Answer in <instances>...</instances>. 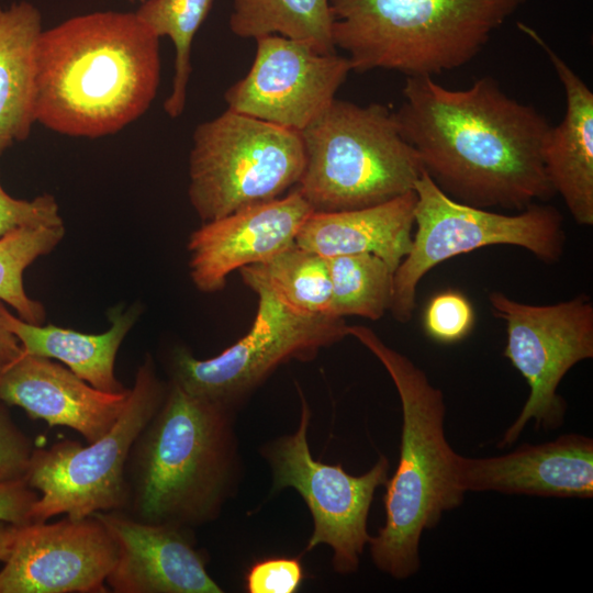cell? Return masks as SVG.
Wrapping results in <instances>:
<instances>
[{
    "label": "cell",
    "instance_id": "6da1fadb",
    "mask_svg": "<svg viewBox=\"0 0 593 593\" xmlns=\"http://www.w3.org/2000/svg\"><path fill=\"white\" fill-rule=\"evenodd\" d=\"M402 93L399 128L450 198L522 211L555 194L544 164L551 126L493 78L452 90L433 76H407Z\"/></svg>",
    "mask_w": 593,
    "mask_h": 593
},
{
    "label": "cell",
    "instance_id": "f546056e",
    "mask_svg": "<svg viewBox=\"0 0 593 593\" xmlns=\"http://www.w3.org/2000/svg\"><path fill=\"white\" fill-rule=\"evenodd\" d=\"M304 581L298 558L275 557L256 561L245 573L248 593H295Z\"/></svg>",
    "mask_w": 593,
    "mask_h": 593
},
{
    "label": "cell",
    "instance_id": "836d02e7",
    "mask_svg": "<svg viewBox=\"0 0 593 593\" xmlns=\"http://www.w3.org/2000/svg\"><path fill=\"white\" fill-rule=\"evenodd\" d=\"M20 525L0 522V562H5L14 548Z\"/></svg>",
    "mask_w": 593,
    "mask_h": 593
},
{
    "label": "cell",
    "instance_id": "7402d4cb",
    "mask_svg": "<svg viewBox=\"0 0 593 593\" xmlns=\"http://www.w3.org/2000/svg\"><path fill=\"white\" fill-rule=\"evenodd\" d=\"M43 30L33 3L0 4V155L26 139L35 123L36 51Z\"/></svg>",
    "mask_w": 593,
    "mask_h": 593
},
{
    "label": "cell",
    "instance_id": "30bf717a",
    "mask_svg": "<svg viewBox=\"0 0 593 593\" xmlns=\"http://www.w3.org/2000/svg\"><path fill=\"white\" fill-rule=\"evenodd\" d=\"M250 290L258 305L244 337L212 358L198 359L179 347L170 359L171 382L233 411L279 366L311 360L322 348L348 336L345 318L304 315L264 287Z\"/></svg>",
    "mask_w": 593,
    "mask_h": 593
},
{
    "label": "cell",
    "instance_id": "3957f363",
    "mask_svg": "<svg viewBox=\"0 0 593 593\" xmlns=\"http://www.w3.org/2000/svg\"><path fill=\"white\" fill-rule=\"evenodd\" d=\"M234 413L169 381L131 448L123 512L184 528L216 519L240 477Z\"/></svg>",
    "mask_w": 593,
    "mask_h": 593
},
{
    "label": "cell",
    "instance_id": "7c38bea8",
    "mask_svg": "<svg viewBox=\"0 0 593 593\" xmlns=\"http://www.w3.org/2000/svg\"><path fill=\"white\" fill-rule=\"evenodd\" d=\"M493 314L506 325L503 355L525 378L529 396L499 447L516 441L526 424L549 430L563 423L566 403L557 389L578 362L593 357V304L588 295L549 305L515 301L502 292L489 294Z\"/></svg>",
    "mask_w": 593,
    "mask_h": 593
},
{
    "label": "cell",
    "instance_id": "277c9868",
    "mask_svg": "<svg viewBox=\"0 0 593 593\" xmlns=\"http://www.w3.org/2000/svg\"><path fill=\"white\" fill-rule=\"evenodd\" d=\"M355 337L382 363L398 391L402 432L398 467L385 482V521L369 540L374 566L396 580L419 568V541L447 511L463 501L457 480L458 454L444 432L445 403L425 372L388 346L370 327L348 325Z\"/></svg>",
    "mask_w": 593,
    "mask_h": 593
},
{
    "label": "cell",
    "instance_id": "ba28073f",
    "mask_svg": "<svg viewBox=\"0 0 593 593\" xmlns=\"http://www.w3.org/2000/svg\"><path fill=\"white\" fill-rule=\"evenodd\" d=\"M304 168L300 132L226 109L199 124L189 155V201L203 221L280 198Z\"/></svg>",
    "mask_w": 593,
    "mask_h": 593
},
{
    "label": "cell",
    "instance_id": "5b68a950",
    "mask_svg": "<svg viewBox=\"0 0 593 593\" xmlns=\"http://www.w3.org/2000/svg\"><path fill=\"white\" fill-rule=\"evenodd\" d=\"M524 0H329L351 70L433 76L473 59Z\"/></svg>",
    "mask_w": 593,
    "mask_h": 593
},
{
    "label": "cell",
    "instance_id": "8992f818",
    "mask_svg": "<svg viewBox=\"0 0 593 593\" xmlns=\"http://www.w3.org/2000/svg\"><path fill=\"white\" fill-rule=\"evenodd\" d=\"M304 168L296 189L313 211L362 209L414 190L424 171L394 111L335 99L300 132Z\"/></svg>",
    "mask_w": 593,
    "mask_h": 593
},
{
    "label": "cell",
    "instance_id": "d4e9b609",
    "mask_svg": "<svg viewBox=\"0 0 593 593\" xmlns=\"http://www.w3.org/2000/svg\"><path fill=\"white\" fill-rule=\"evenodd\" d=\"M327 264L329 316L377 321L390 310L394 271L383 259L373 254H354L328 257Z\"/></svg>",
    "mask_w": 593,
    "mask_h": 593
},
{
    "label": "cell",
    "instance_id": "8fae6325",
    "mask_svg": "<svg viewBox=\"0 0 593 593\" xmlns=\"http://www.w3.org/2000/svg\"><path fill=\"white\" fill-rule=\"evenodd\" d=\"M300 399L295 432L269 441L261 449L272 473L271 491L292 488L306 504L313 532L305 551L327 545L333 551L334 571L354 573L371 537L367 524L374 492L389 479L390 463L381 456L366 473L353 475L340 463L314 459L307 441L312 413L301 391Z\"/></svg>",
    "mask_w": 593,
    "mask_h": 593
},
{
    "label": "cell",
    "instance_id": "2e32d148",
    "mask_svg": "<svg viewBox=\"0 0 593 593\" xmlns=\"http://www.w3.org/2000/svg\"><path fill=\"white\" fill-rule=\"evenodd\" d=\"M116 544L107 578L114 593H222L184 527L143 522L123 511L93 514Z\"/></svg>",
    "mask_w": 593,
    "mask_h": 593
},
{
    "label": "cell",
    "instance_id": "e0dca14e",
    "mask_svg": "<svg viewBox=\"0 0 593 593\" xmlns=\"http://www.w3.org/2000/svg\"><path fill=\"white\" fill-rule=\"evenodd\" d=\"M457 480L463 492L580 497L593 496V440L567 434L556 440L524 444L497 457L458 455Z\"/></svg>",
    "mask_w": 593,
    "mask_h": 593
},
{
    "label": "cell",
    "instance_id": "83f0119b",
    "mask_svg": "<svg viewBox=\"0 0 593 593\" xmlns=\"http://www.w3.org/2000/svg\"><path fill=\"white\" fill-rule=\"evenodd\" d=\"M473 325V307L460 292L438 293L430 299L426 306L424 329L436 342L457 343L471 332Z\"/></svg>",
    "mask_w": 593,
    "mask_h": 593
},
{
    "label": "cell",
    "instance_id": "484cf974",
    "mask_svg": "<svg viewBox=\"0 0 593 593\" xmlns=\"http://www.w3.org/2000/svg\"><path fill=\"white\" fill-rule=\"evenodd\" d=\"M212 3L213 0H147L135 11L159 38L167 36L174 44L175 72L171 90L164 102V110L171 119L178 118L184 110L192 72V43Z\"/></svg>",
    "mask_w": 593,
    "mask_h": 593
},
{
    "label": "cell",
    "instance_id": "5bb4252c",
    "mask_svg": "<svg viewBox=\"0 0 593 593\" xmlns=\"http://www.w3.org/2000/svg\"><path fill=\"white\" fill-rule=\"evenodd\" d=\"M116 556L93 515L22 525L0 570V593H104Z\"/></svg>",
    "mask_w": 593,
    "mask_h": 593
},
{
    "label": "cell",
    "instance_id": "603a6c76",
    "mask_svg": "<svg viewBox=\"0 0 593 593\" xmlns=\"http://www.w3.org/2000/svg\"><path fill=\"white\" fill-rule=\"evenodd\" d=\"M239 273L249 289L264 287L298 313L329 316L332 286L327 258L315 251L293 243L261 262L239 269Z\"/></svg>",
    "mask_w": 593,
    "mask_h": 593
},
{
    "label": "cell",
    "instance_id": "7a4b0ae2",
    "mask_svg": "<svg viewBox=\"0 0 593 593\" xmlns=\"http://www.w3.org/2000/svg\"><path fill=\"white\" fill-rule=\"evenodd\" d=\"M159 40L135 11L79 14L43 30L35 122L61 135L98 138L136 121L159 87Z\"/></svg>",
    "mask_w": 593,
    "mask_h": 593
},
{
    "label": "cell",
    "instance_id": "d6a6232c",
    "mask_svg": "<svg viewBox=\"0 0 593 593\" xmlns=\"http://www.w3.org/2000/svg\"><path fill=\"white\" fill-rule=\"evenodd\" d=\"M3 302L0 301V307ZM23 347L18 337L5 326L0 311V376L22 354Z\"/></svg>",
    "mask_w": 593,
    "mask_h": 593
},
{
    "label": "cell",
    "instance_id": "cb8c5ba5",
    "mask_svg": "<svg viewBox=\"0 0 593 593\" xmlns=\"http://www.w3.org/2000/svg\"><path fill=\"white\" fill-rule=\"evenodd\" d=\"M230 29L243 38L278 34L335 53L329 0H233Z\"/></svg>",
    "mask_w": 593,
    "mask_h": 593
},
{
    "label": "cell",
    "instance_id": "9a60e30c",
    "mask_svg": "<svg viewBox=\"0 0 593 593\" xmlns=\"http://www.w3.org/2000/svg\"><path fill=\"white\" fill-rule=\"evenodd\" d=\"M312 212L294 187L284 197L203 222L187 244L194 287L204 293L222 290L233 271L261 262L295 243Z\"/></svg>",
    "mask_w": 593,
    "mask_h": 593
},
{
    "label": "cell",
    "instance_id": "44dd1931",
    "mask_svg": "<svg viewBox=\"0 0 593 593\" xmlns=\"http://www.w3.org/2000/svg\"><path fill=\"white\" fill-rule=\"evenodd\" d=\"M5 326L18 337L26 354L55 359L98 390L123 393L126 389L114 374V362L126 335L138 316L141 306L127 310L115 306L108 316L111 327L101 334H86L53 324H31L0 307Z\"/></svg>",
    "mask_w": 593,
    "mask_h": 593
},
{
    "label": "cell",
    "instance_id": "e575fe53",
    "mask_svg": "<svg viewBox=\"0 0 593 593\" xmlns=\"http://www.w3.org/2000/svg\"><path fill=\"white\" fill-rule=\"evenodd\" d=\"M128 1H131V2H138L139 4H142V3L146 2L147 0H128Z\"/></svg>",
    "mask_w": 593,
    "mask_h": 593
},
{
    "label": "cell",
    "instance_id": "ffe728a7",
    "mask_svg": "<svg viewBox=\"0 0 593 593\" xmlns=\"http://www.w3.org/2000/svg\"><path fill=\"white\" fill-rule=\"evenodd\" d=\"M416 193L355 210L313 211L302 224L295 244L326 258L373 254L395 271L412 245Z\"/></svg>",
    "mask_w": 593,
    "mask_h": 593
},
{
    "label": "cell",
    "instance_id": "52a82bcc",
    "mask_svg": "<svg viewBox=\"0 0 593 593\" xmlns=\"http://www.w3.org/2000/svg\"><path fill=\"white\" fill-rule=\"evenodd\" d=\"M167 388L147 355L137 368L124 411L103 436L87 446L63 439L34 448L25 480L41 495L31 508V523L60 514L80 519L97 512L124 511L131 448L160 407Z\"/></svg>",
    "mask_w": 593,
    "mask_h": 593
},
{
    "label": "cell",
    "instance_id": "f1b7e54d",
    "mask_svg": "<svg viewBox=\"0 0 593 593\" xmlns=\"http://www.w3.org/2000/svg\"><path fill=\"white\" fill-rule=\"evenodd\" d=\"M64 224L54 195L44 193L32 200L15 199L0 182V237L21 227Z\"/></svg>",
    "mask_w": 593,
    "mask_h": 593
},
{
    "label": "cell",
    "instance_id": "4fadbf2b",
    "mask_svg": "<svg viewBox=\"0 0 593 593\" xmlns=\"http://www.w3.org/2000/svg\"><path fill=\"white\" fill-rule=\"evenodd\" d=\"M255 41L250 69L225 91L227 109L301 132L336 99L348 58L278 34Z\"/></svg>",
    "mask_w": 593,
    "mask_h": 593
},
{
    "label": "cell",
    "instance_id": "9c48e42d",
    "mask_svg": "<svg viewBox=\"0 0 593 593\" xmlns=\"http://www.w3.org/2000/svg\"><path fill=\"white\" fill-rule=\"evenodd\" d=\"M414 191L416 230L410 251L394 271L389 310L399 323L412 318L423 277L449 258L491 245L522 247L549 264L562 256V216L551 205L533 203L513 215L492 212L450 198L425 170Z\"/></svg>",
    "mask_w": 593,
    "mask_h": 593
},
{
    "label": "cell",
    "instance_id": "d6986e66",
    "mask_svg": "<svg viewBox=\"0 0 593 593\" xmlns=\"http://www.w3.org/2000/svg\"><path fill=\"white\" fill-rule=\"evenodd\" d=\"M521 29L550 60L566 93L562 121L550 127L544 164L555 193H559L578 224L593 225V93L581 77L542 37Z\"/></svg>",
    "mask_w": 593,
    "mask_h": 593
},
{
    "label": "cell",
    "instance_id": "4316f807",
    "mask_svg": "<svg viewBox=\"0 0 593 593\" xmlns=\"http://www.w3.org/2000/svg\"><path fill=\"white\" fill-rule=\"evenodd\" d=\"M65 224L21 227L0 237V301L31 324H43V304L27 295L23 273L37 258L52 253L65 236Z\"/></svg>",
    "mask_w": 593,
    "mask_h": 593
},
{
    "label": "cell",
    "instance_id": "ac0fdd59",
    "mask_svg": "<svg viewBox=\"0 0 593 593\" xmlns=\"http://www.w3.org/2000/svg\"><path fill=\"white\" fill-rule=\"evenodd\" d=\"M130 389L108 393L66 366L25 351L0 376V401L49 426H67L87 443L103 436L126 406Z\"/></svg>",
    "mask_w": 593,
    "mask_h": 593
},
{
    "label": "cell",
    "instance_id": "4dcf8cb0",
    "mask_svg": "<svg viewBox=\"0 0 593 593\" xmlns=\"http://www.w3.org/2000/svg\"><path fill=\"white\" fill-rule=\"evenodd\" d=\"M0 401V483L25 479L33 446Z\"/></svg>",
    "mask_w": 593,
    "mask_h": 593
},
{
    "label": "cell",
    "instance_id": "1f68e13d",
    "mask_svg": "<svg viewBox=\"0 0 593 593\" xmlns=\"http://www.w3.org/2000/svg\"><path fill=\"white\" fill-rule=\"evenodd\" d=\"M38 495L25 479L0 483V522L15 525L31 523V508Z\"/></svg>",
    "mask_w": 593,
    "mask_h": 593
}]
</instances>
